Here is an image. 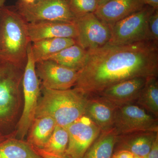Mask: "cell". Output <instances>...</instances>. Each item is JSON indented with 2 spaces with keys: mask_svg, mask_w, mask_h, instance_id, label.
<instances>
[{
  "mask_svg": "<svg viewBox=\"0 0 158 158\" xmlns=\"http://www.w3.org/2000/svg\"><path fill=\"white\" fill-rule=\"evenodd\" d=\"M88 51L73 88L88 96L134 78L158 77V44L145 41L126 45L108 44Z\"/></svg>",
  "mask_w": 158,
  "mask_h": 158,
  "instance_id": "1",
  "label": "cell"
},
{
  "mask_svg": "<svg viewBox=\"0 0 158 158\" xmlns=\"http://www.w3.org/2000/svg\"><path fill=\"white\" fill-rule=\"evenodd\" d=\"M28 23L14 6H4L0 10V58L23 70L31 42Z\"/></svg>",
  "mask_w": 158,
  "mask_h": 158,
  "instance_id": "2",
  "label": "cell"
},
{
  "mask_svg": "<svg viewBox=\"0 0 158 158\" xmlns=\"http://www.w3.org/2000/svg\"><path fill=\"white\" fill-rule=\"evenodd\" d=\"M35 117L53 118L57 125L67 128L85 115L88 96L76 88L53 90L41 88Z\"/></svg>",
  "mask_w": 158,
  "mask_h": 158,
  "instance_id": "3",
  "label": "cell"
},
{
  "mask_svg": "<svg viewBox=\"0 0 158 158\" xmlns=\"http://www.w3.org/2000/svg\"><path fill=\"white\" fill-rule=\"evenodd\" d=\"M23 69L0 58V132L12 128L23 102Z\"/></svg>",
  "mask_w": 158,
  "mask_h": 158,
  "instance_id": "4",
  "label": "cell"
},
{
  "mask_svg": "<svg viewBox=\"0 0 158 158\" xmlns=\"http://www.w3.org/2000/svg\"><path fill=\"white\" fill-rule=\"evenodd\" d=\"M32 42L27 49V59L23 79V107L15 130V137L23 140L36 116V110L41 92L40 81L36 74V62L31 51Z\"/></svg>",
  "mask_w": 158,
  "mask_h": 158,
  "instance_id": "5",
  "label": "cell"
},
{
  "mask_svg": "<svg viewBox=\"0 0 158 158\" xmlns=\"http://www.w3.org/2000/svg\"><path fill=\"white\" fill-rule=\"evenodd\" d=\"M155 10L146 5L140 11L115 23L110 27L111 37L108 44L121 45L152 41L148 20Z\"/></svg>",
  "mask_w": 158,
  "mask_h": 158,
  "instance_id": "6",
  "label": "cell"
},
{
  "mask_svg": "<svg viewBox=\"0 0 158 158\" xmlns=\"http://www.w3.org/2000/svg\"><path fill=\"white\" fill-rule=\"evenodd\" d=\"M14 7L29 23L44 21L74 23L77 19L67 0H36L30 4L19 0Z\"/></svg>",
  "mask_w": 158,
  "mask_h": 158,
  "instance_id": "7",
  "label": "cell"
},
{
  "mask_svg": "<svg viewBox=\"0 0 158 158\" xmlns=\"http://www.w3.org/2000/svg\"><path fill=\"white\" fill-rule=\"evenodd\" d=\"M113 127L118 135L140 131L158 132V118L135 104L116 108Z\"/></svg>",
  "mask_w": 158,
  "mask_h": 158,
  "instance_id": "8",
  "label": "cell"
},
{
  "mask_svg": "<svg viewBox=\"0 0 158 158\" xmlns=\"http://www.w3.org/2000/svg\"><path fill=\"white\" fill-rule=\"evenodd\" d=\"M74 23L77 31V43L86 50L100 48L110 42L111 28L94 13L78 18Z\"/></svg>",
  "mask_w": 158,
  "mask_h": 158,
  "instance_id": "9",
  "label": "cell"
},
{
  "mask_svg": "<svg viewBox=\"0 0 158 158\" xmlns=\"http://www.w3.org/2000/svg\"><path fill=\"white\" fill-rule=\"evenodd\" d=\"M68 147L65 155L68 158H82L99 135V128L86 115L81 116L66 128Z\"/></svg>",
  "mask_w": 158,
  "mask_h": 158,
  "instance_id": "10",
  "label": "cell"
},
{
  "mask_svg": "<svg viewBox=\"0 0 158 158\" xmlns=\"http://www.w3.org/2000/svg\"><path fill=\"white\" fill-rule=\"evenodd\" d=\"M37 74L41 88L53 90H65L73 88L78 71L58 64L52 60L36 62Z\"/></svg>",
  "mask_w": 158,
  "mask_h": 158,
  "instance_id": "11",
  "label": "cell"
},
{
  "mask_svg": "<svg viewBox=\"0 0 158 158\" xmlns=\"http://www.w3.org/2000/svg\"><path fill=\"white\" fill-rule=\"evenodd\" d=\"M148 78L136 77L112 85L96 95L102 97L116 107L135 104Z\"/></svg>",
  "mask_w": 158,
  "mask_h": 158,
  "instance_id": "12",
  "label": "cell"
},
{
  "mask_svg": "<svg viewBox=\"0 0 158 158\" xmlns=\"http://www.w3.org/2000/svg\"><path fill=\"white\" fill-rule=\"evenodd\" d=\"M29 37L33 43L41 40L53 38L76 39L77 31L74 23L44 21L28 23Z\"/></svg>",
  "mask_w": 158,
  "mask_h": 158,
  "instance_id": "13",
  "label": "cell"
},
{
  "mask_svg": "<svg viewBox=\"0 0 158 158\" xmlns=\"http://www.w3.org/2000/svg\"><path fill=\"white\" fill-rule=\"evenodd\" d=\"M146 6L144 0H110L98 7L94 14L111 27Z\"/></svg>",
  "mask_w": 158,
  "mask_h": 158,
  "instance_id": "14",
  "label": "cell"
},
{
  "mask_svg": "<svg viewBox=\"0 0 158 158\" xmlns=\"http://www.w3.org/2000/svg\"><path fill=\"white\" fill-rule=\"evenodd\" d=\"M116 108L102 97L90 95L88 96L85 115L103 131L113 127Z\"/></svg>",
  "mask_w": 158,
  "mask_h": 158,
  "instance_id": "15",
  "label": "cell"
},
{
  "mask_svg": "<svg viewBox=\"0 0 158 158\" xmlns=\"http://www.w3.org/2000/svg\"><path fill=\"white\" fill-rule=\"evenodd\" d=\"M158 132L140 131L119 135L114 147V152L126 150L135 156L144 158L148 155Z\"/></svg>",
  "mask_w": 158,
  "mask_h": 158,
  "instance_id": "16",
  "label": "cell"
},
{
  "mask_svg": "<svg viewBox=\"0 0 158 158\" xmlns=\"http://www.w3.org/2000/svg\"><path fill=\"white\" fill-rule=\"evenodd\" d=\"M56 123L50 116L35 117L28 131L27 141L33 148H42L50 138Z\"/></svg>",
  "mask_w": 158,
  "mask_h": 158,
  "instance_id": "17",
  "label": "cell"
},
{
  "mask_svg": "<svg viewBox=\"0 0 158 158\" xmlns=\"http://www.w3.org/2000/svg\"><path fill=\"white\" fill-rule=\"evenodd\" d=\"M77 43L71 38H53L32 43L31 51L35 62L47 60L60 51Z\"/></svg>",
  "mask_w": 158,
  "mask_h": 158,
  "instance_id": "18",
  "label": "cell"
},
{
  "mask_svg": "<svg viewBox=\"0 0 158 158\" xmlns=\"http://www.w3.org/2000/svg\"><path fill=\"white\" fill-rule=\"evenodd\" d=\"M0 158H43L31 145L15 137V131L0 141Z\"/></svg>",
  "mask_w": 158,
  "mask_h": 158,
  "instance_id": "19",
  "label": "cell"
},
{
  "mask_svg": "<svg viewBox=\"0 0 158 158\" xmlns=\"http://www.w3.org/2000/svg\"><path fill=\"white\" fill-rule=\"evenodd\" d=\"M118 136L113 127L101 131L82 158H112Z\"/></svg>",
  "mask_w": 158,
  "mask_h": 158,
  "instance_id": "20",
  "label": "cell"
},
{
  "mask_svg": "<svg viewBox=\"0 0 158 158\" xmlns=\"http://www.w3.org/2000/svg\"><path fill=\"white\" fill-rule=\"evenodd\" d=\"M87 55L88 51L76 43L53 55L47 60L78 71L84 66Z\"/></svg>",
  "mask_w": 158,
  "mask_h": 158,
  "instance_id": "21",
  "label": "cell"
},
{
  "mask_svg": "<svg viewBox=\"0 0 158 158\" xmlns=\"http://www.w3.org/2000/svg\"><path fill=\"white\" fill-rule=\"evenodd\" d=\"M158 77L148 78L135 104L158 118Z\"/></svg>",
  "mask_w": 158,
  "mask_h": 158,
  "instance_id": "22",
  "label": "cell"
},
{
  "mask_svg": "<svg viewBox=\"0 0 158 158\" xmlns=\"http://www.w3.org/2000/svg\"><path fill=\"white\" fill-rule=\"evenodd\" d=\"M68 143L69 135L66 128L56 125L50 138L41 149L54 154L64 156Z\"/></svg>",
  "mask_w": 158,
  "mask_h": 158,
  "instance_id": "23",
  "label": "cell"
},
{
  "mask_svg": "<svg viewBox=\"0 0 158 158\" xmlns=\"http://www.w3.org/2000/svg\"><path fill=\"white\" fill-rule=\"evenodd\" d=\"M71 11L76 18L94 13L99 7L98 0H67Z\"/></svg>",
  "mask_w": 158,
  "mask_h": 158,
  "instance_id": "24",
  "label": "cell"
},
{
  "mask_svg": "<svg viewBox=\"0 0 158 158\" xmlns=\"http://www.w3.org/2000/svg\"><path fill=\"white\" fill-rule=\"evenodd\" d=\"M148 27L151 40L158 44V9H155L150 15Z\"/></svg>",
  "mask_w": 158,
  "mask_h": 158,
  "instance_id": "25",
  "label": "cell"
},
{
  "mask_svg": "<svg viewBox=\"0 0 158 158\" xmlns=\"http://www.w3.org/2000/svg\"><path fill=\"white\" fill-rule=\"evenodd\" d=\"M36 152L43 158H68L65 156L58 155L45 151L40 148H33Z\"/></svg>",
  "mask_w": 158,
  "mask_h": 158,
  "instance_id": "26",
  "label": "cell"
},
{
  "mask_svg": "<svg viewBox=\"0 0 158 158\" xmlns=\"http://www.w3.org/2000/svg\"><path fill=\"white\" fill-rule=\"evenodd\" d=\"M136 156L129 151L121 150L113 152L112 158H135Z\"/></svg>",
  "mask_w": 158,
  "mask_h": 158,
  "instance_id": "27",
  "label": "cell"
},
{
  "mask_svg": "<svg viewBox=\"0 0 158 158\" xmlns=\"http://www.w3.org/2000/svg\"><path fill=\"white\" fill-rule=\"evenodd\" d=\"M147 158H158V136L153 142Z\"/></svg>",
  "mask_w": 158,
  "mask_h": 158,
  "instance_id": "28",
  "label": "cell"
},
{
  "mask_svg": "<svg viewBox=\"0 0 158 158\" xmlns=\"http://www.w3.org/2000/svg\"><path fill=\"white\" fill-rule=\"evenodd\" d=\"M147 6L155 9H158V0H144Z\"/></svg>",
  "mask_w": 158,
  "mask_h": 158,
  "instance_id": "29",
  "label": "cell"
},
{
  "mask_svg": "<svg viewBox=\"0 0 158 158\" xmlns=\"http://www.w3.org/2000/svg\"><path fill=\"white\" fill-rule=\"evenodd\" d=\"M10 134H8V135H4L2 133H1L0 132V141H3L4 139H6V138H8L9 135Z\"/></svg>",
  "mask_w": 158,
  "mask_h": 158,
  "instance_id": "30",
  "label": "cell"
},
{
  "mask_svg": "<svg viewBox=\"0 0 158 158\" xmlns=\"http://www.w3.org/2000/svg\"><path fill=\"white\" fill-rule=\"evenodd\" d=\"M110 1V0H98L99 7L108 2Z\"/></svg>",
  "mask_w": 158,
  "mask_h": 158,
  "instance_id": "31",
  "label": "cell"
},
{
  "mask_svg": "<svg viewBox=\"0 0 158 158\" xmlns=\"http://www.w3.org/2000/svg\"><path fill=\"white\" fill-rule=\"evenodd\" d=\"M21 1L26 4H30L34 3L36 0H21Z\"/></svg>",
  "mask_w": 158,
  "mask_h": 158,
  "instance_id": "32",
  "label": "cell"
},
{
  "mask_svg": "<svg viewBox=\"0 0 158 158\" xmlns=\"http://www.w3.org/2000/svg\"><path fill=\"white\" fill-rule=\"evenodd\" d=\"M6 0H0V10L3 6H5V3L6 2Z\"/></svg>",
  "mask_w": 158,
  "mask_h": 158,
  "instance_id": "33",
  "label": "cell"
},
{
  "mask_svg": "<svg viewBox=\"0 0 158 158\" xmlns=\"http://www.w3.org/2000/svg\"><path fill=\"white\" fill-rule=\"evenodd\" d=\"M135 158H142L140 157H139V156H136Z\"/></svg>",
  "mask_w": 158,
  "mask_h": 158,
  "instance_id": "34",
  "label": "cell"
},
{
  "mask_svg": "<svg viewBox=\"0 0 158 158\" xmlns=\"http://www.w3.org/2000/svg\"><path fill=\"white\" fill-rule=\"evenodd\" d=\"M143 158H147V156H146V157H144Z\"/></svg>",
  "mask_w": 158,
  "mask_h": 158,
  "instance_id": "35",
  "label": "cell"
}]
</instances>
